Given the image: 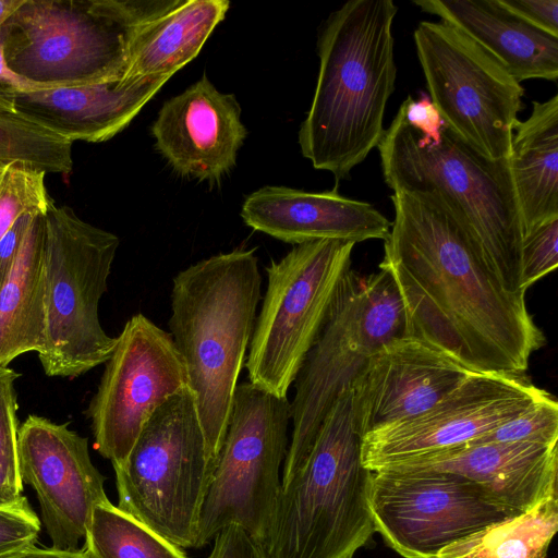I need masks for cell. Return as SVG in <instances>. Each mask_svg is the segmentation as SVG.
Returning a JSON list of instances; mask_svg holds the SVG:
<instances>
[{
	"label": "cell",
	"instance_id": "obj_34",
	"mask_svg": "<svg viewBox=\"0 0 558 558\" xmlns=\"http://www.w3.org/2000/svg\"><path fill=\"white\" fill-rule=\"evenodd\" d=\"M507 11L531 26L558 38V0H498Z\"/></svg>",
	"mask_w": 558,
	"mask_h": 558
},
{
	"label": "cell",
	"instance_id": "obj_33",
	"mask_svg": "<svg viewBox=\"0 0 558 558\" xmlns=\"http://www.w3.org/2000/svg\"><path fill=\"white\" fill-rule=\"evenodd\" d=\"M39 530L40 521L26 497L0 507V558L35 546Z\"/></svg>",
	"mask_w": 558,
	"mask_h": 558
},
{
	"label": "cell",
	"instance_id": "obj_3",
	"mask_svg": "<svg viewBox=\"0 0 558 558\" xmlns=\"http://www.w3.org/2000/svg\"><path fill=\"white\" fill-rule=\"evenodd\" d=\"M255 248L202 259L172 280L170 335L215 466L260 301Z\"/></svg>",
	"mask_w": 558,
	"mask_h": 558
},
{
	"label": "cell",
	"instance_id": "obj_1",
	"mask_svg": "<svg viewBox=\"0 0 558 558\" xmlns=\"http://www.w3.org/2000/svg\"><path fill=\"white\" fill-rule=\"evenodd\" d=\"M390 198L395 219L378 266L401 298L405 336L472 372L524 374L545 343L525 295L489 272L440 195L397 190Z\"/></svg>",
	"mask_w": 558,
	"mask_h": 558
},
{
	"label": "cell",
	"instance_id": "obj_6",
	"mask_svg": "<svg viewBox=\"0 0 558 558\" xmlns=\"http://www.w3.org/2000/svg\"><path fill=\"white\" fill-rule=\"evenodd\" d=\"M179 0H24L7 20L8 69L23 89L124 77L143 24Z\"/></svg>",
	"mask_w": 558,
	"mask_h": 558
},
{
	"label": "cell",
	"instance_id": "obj_36",
	"mask_svg": "<svg viewBox=\"0 0 558 558\" xmlns=\"http://www.w3.org/2000/svg\"><path fill=\"white\" fill-rule=\"evenodd\" d=\"M208 558H265L263 549L238 525L222 529Z\"/></svg>",
	"mask_w": 558,
	"mask_h": 558
},
{
	"label": "cell",
	"instance_id": "obj_27",
	"mask_svg": "<svg viewBox=\"0 0 558 558\" xmlns=\"http://www.w3.org/2000/svg\"><path fill=\"white\" fill-rule=\"evenodd\" d=\"M84 549L92 558H189L181 547L110 501L93 509Z\"/></svg>",
	"mask_w": 558,
	"mask_h": 558
},
{
	"label": "cell",
	"instance_id": "obj_29",
	"mask_svg": "<svg viewBox=\"0 0 558 558\" xmlns=\"http://www.w3.org/2000/svg\"><path fill=\"white\" fill-rule=\"evenodd\" d=\"M20 375L0 366V507L22 500L23 482L19 464V421L14 383Z\"/></svg>",
	"mask_w": 558,
	"mask_h": 558
},
{
	"label": "cell",
	"instance_id": "obj_2",
	"mask_svg": "<svg viewBox=\"0 0 558 558\" xmlns=\"http://www.w3.org/2000/svg\"><path fill=\"white\" fill-rule=\"evenodd\" d=\"M392 0H352L332 12L318 37L319 72L299 131L303 156L347 179L380 143L397 68Z\"/></svg>",
	"mask_w": 558,
	"mask_h": 558
},
{
	"label": "cell",
	"instance_id": "obj_11",
	"mask_svg": "<svg viewBox=\"0 0 558 558\" xmlns=\"http://www.w3.org/2000/svg\"><path fill=\"white\" fill-rule=\"evenodd\" d=\"M355 243L316 240L294 245L265 267L267 288L244 363L248 381L280 398L317 339Z\"/></svg>",
	"mask_w": 558,
	"mask_h": 558
},
{
	"label": "cell",
	"instance_id": "obj_12",
	"mask_svg": "<svg viewBox=\"0 0 558 558\" xmlns=\"http://www.w3.org/2000/svg\"><path fill=\"white\" fill-rule=\"evenodd\" d=\"M429 98L446 126L490 161L508 159L524 89L487 51L446 22L413 34Z\"/></svg>",
	"mask_w": 558,
	"mask_h": 558
},
{
	"label": "cell",
	"instance_id": "obj_15",
	"mask_svg": "<svg viewBox=\"0 0 558 558\" xmlns=\"http://www.w3.org/2000/svg\"><path fill=\"white\" fill-rule=\"evenodd\" d=\"M547 395L524 374L474 372L420 415L365 434L363 465L375 472L465 445Z\"/></svg>",
	"mask_w": 558,
	"mask_h": 558
},
{
	"label": "cell",
	"instance_id": "obj_26",
	"mask_svg": "<svg viewBox=\"0 0 558 558\" xmlns=\"http://www.w3.org/2000/svg\"><path fill=\"white\" fill-rule=\"evenodd\" d=\"M558 527V494L456 542L437 558H545Z\"/></svg>",
	"mask_w": 558,
	"mask_h": 558
},
{
	"label": "cell",
	"instance_id": "obj_40",
	"mask_svg": "<svg viewBox=\"0 0 558 558\" xmlns=\"http://www.w3.org/2000/svg\"><path fill=\"white\" fill-rule=\"evenodd\" d=\"M24 0H0V26L14 13Z\"/></svg>",
	"mask_w": 558,
	"mask_h": 558
},
{
	"label": "cell",
	"instance_id": "obj_32",
	"mask_svg": "<svg viewBox=\"0 0 558 558\" xmlns=\"http://www.w3.org/2000/svg\"><path fill=\"white\" fill-rule=\"evenodd\" d=\"M557 265L558 217H554L533 228L523 239L522 288L526 291Z\"/></svg>",
	"mask_w": 558,
	"mask_h": 558
},
{
	"label": "cell",
	"instance_id": "obj_24",
	"mask_svg": "<svg viewBox=\"0 0 558 558\" xmlns=\"http://www.w3.org/2000/svg\"><path fill=\"white\" fill-rule=\"evenodd\" d=\"M46 214V213H45ZM45 214H36L0 287V366L39 352L46 330Z\"/></svg>",
	"mask_w": 558,
	"mask_h": 558
},
{
	"label": "cell",
	"instance_id": "obj_18",
	"mask_svg": "<svg viewBox=\"0 0 558 558\" xmlns=\"http://www.w3.org/2000/svg\"><path fill=\"white\" fill-rule=\"evenodd\" d=\"M151 133L175 172L211 183L230 172L247 135L235 97L206 75L163 104Z\"/></svg>",
	"mask_w": 558,
	"mask_h": 558
},
{
	"label": "cell",
	"instance_id": "obj_9",
	"mask_svg": "<svg viewBox=\"0 0 558 558\" xmlns=\"http://www.w3.org/2000/svg\"><path fill=\"white\" fill-rule=\"evenodd\" d=\"M113 469L118 508L177 546L194 548L214 464L189 387L154 412Z\"/></svg>",
	"mask_w": 558,
	"mask_h": 558
},
{
	"label": "cell",
	"instance_id": "obj_25",
	"mask_svg": "<svg viewBox=\"0 0 558 558\" xmlns=\"http://www.w3.org/2000/svg\"><path fill=\"white\" fill-rule=\"evenodd\" d=\"M229 7L227 0H179L143 24L130 46L124 77H171L198 54Z\"/></svg>",
	"mask_w": 558,
	"mask_h": 558
},
{
	"label": "cell",
	"instance_id": "obj_38",
	"mask_svg": "<svg viewBox=\"0 0 558 558\" xmlns=\"http://www.w3.org/2000/svg\"><path fill=\"white\" fill-rule=\"evenodd\" d=\"M8 35L9 25L5 21L0 26V113L14 112L15 96L19 90L23 89L5 64L4 50Z\"/></svg>",
	"mask_w": 558,
	"mask_h": 558
},
{
	"label": "cell",
	"instance_id": "obj_13",
	"mask_svg": "<svg viewBox=\"0 0 558 558\" xmlns=\"http://www.w3.org/2000/svg\"><path fill=\"white\" fill-rule=\"evenodd\" d=\"M368 501L375 532L404 558H437L447 546L521 514L445 471H375Z\"/></svg>",
	"mask_w": 558,
	"mask_h": 558
},
{
	"label": "cell",
	"instance_id": "obj_10",
	"mask_svg": "<svg viewBox=\"0 0 558 558\" xmlns=\"http://www.w3.org/2000/svg\"><path fill=\"white\" fill-rule=\"evenodd\" d=\"M290 402L250 381L238 385L198 521L194 548L238 525L263 549L288 452Z\"/></svg>",
	"mask_w": 558,
	"mask_h": 558
},
{
	"label": "cell",
	"instance_id": "obj_16",
	"mask_svg": "<svg viewBox=\"0 0 558 558\" xmlns=\"http://www.w3.org/2000/svg\"><path fill=\"white\" fill-rule=\"evenodd\" d=\"M17 442L21 478L36 492L51 548L77 550L93 509L110 501L88 439L68 423L31 414L19 427Z\"/></svg>",
	"mask_w": 558,
	"mask_h": 558
},
{
	"label": "cell",
	"instance_id": "obj_22",
	"mask_svg": "<svg viewBox=\"0 0 558 558\" xmlns=\"http://www.w3.org/2000/svg\"><path fill=\"white\" fill-rule=\"evenodd\" d=\"M494 57L521 83L558 78V38L507 11L498 0H415Z\"/></svg>",
	"mask_w": 558,
	"mask_h": 558
},
{
	"label": "cell",
	"instance_id": "obj_35",
	"mask_svg": "<svg viewBox=\"0 0 558 558\" xmlns=\"http://www.w3.org/2000/svg\"><path fill=\"white\" fill-rule=\"evenodd\" d=\"M404 120L422 135L436 142L446 125L429 96L423 94L418 100L408 97L399 107Z\"/></svg>",
	"mask_w": 558,
	"mask_h": 558
},
{
	"label": "cell",
	"instance_id": "obj_7",
	"mask_svg": "<svg viewBox=\"0 0 558 558\" xmlns=\"http://www.w3.org/2000/svg\"><path fill=\"white\" fill-rule=\"evenodd\" d=\"M405 336L404 308L390 275H343L323 328L294 380L292 437L281 483L302 464L328 411L351 389L369 359Z\"/></svg>",
	"mask_w": 558,
	"mask_h": 558
},
{
	"label": "cell",
	"instance_id": "obj_23",
	"mask_svg": "<svg viewBox=\"0 0 558 558\" xmlns=\"http://www.w3.org/2000/svg\"><path fill=\"white\" fill-rule=\"evenodd\" d=\"M509 160L525 236L558 217V95L514 122Z\"/></svg>",
	"mask_w": 558,
	"mask_h": 558
},
{
	"label": "cell",
	"instance_id": "obj_21",
	"mask_svg": "<svg viewBox=\"0 0 558 558\" xmlns=\"http://www.w3.org/2000/svg\"><path fill=\"white\" fill-rule=\"evenodd\" d=\"M558 444H465L384 469L445 471L482 486L498 504L523 513L557 492ZM380 469V470H384Z\"/></svg>",
	"mask_w": 558,
	"mask_h": 558
},
{
	"label": "cell",
	"instance_id": "obj_31",
	"mask_svg": "<svg viewBox=\"0 0 558 558\" xmlns=\"http://www.w3.org/2000/svg\"><path fill=\"white\" fill-rule=\"evenodd\" d=\"M533 442L558 444V403L547 395L522 413L501 423L468 444Z\"/></svg>",
	"mask_w": 558,
	"mask_h": 558
},
{
	"label": "cell",
	"instance_id": "obj_4",
	"mask_svg": "<svg viewBox=\"0 0 558 558\" xmlns=\"http://www.w3.org/2000/svg\"><path fill=\"white\" fill-rule=\"evenodd\" d=\"M377 147L386 184L440 195L489 272L507 291L525 295L523 223L509 158H484L446 125L433 142L409 125L400 109Z\"/></svg>",
	"mask_w": 558,
	"mask_h": 558
},
{
	"label": "cell",
	"instance_id": "obj_39",
	"mask_svg": "<svg viewBox=\"0 0 558 558\" xmlns=\"http://www.w3.org/2000/svg\"><path fill=\"white\" fill-rule=\"evenodd\" d=\"M4 558H92V556L84 548L69 551L52 548H36L33 546Z\"/></svg>",
	"mask_w": 558,
	"mask_h": 558
},
{
	"label": "cell",
	"instance_id": "obj_8",
	"mask_svg": "<svg viewBox=\"0 0 558 558\" xmlns=\"http://www.w3.org/2000/svg\"><path fill=\"white\" fill-rule=\"evenodd\" d=\"M119 238L54 202L45 214L46 330L38 359L48 376L74 378L105 364L117 337L102 329L98 306Z\"/></svg>",
	"mask_w": 558,
	"mask_h": 558
},
{
	"label": "cell",
	"instance_id": "obj_14",
	"mask_svg": "<svg viewBox=\"0 0 558 558\" xmlns=\"http://www.w3.org/2000/svg\"><path fill=\"white\" fill-rule=\"evenodd\" d=\"M105 364L86 416L94 448L114 466L125 461L154 412L189 381L171 335L141 313L125 323Z\"/></svg>",
	"mask_w": 558,
	"mask_h": 558
},
{
	"label": "cell",
	"instance_id": "obj_20",
	"mask_svg": "<svg viewBox=\"0 0 558 558\" xmlns=\"http://www.w3.org/2000/svg\"><path fill=\"white\" fill-rule=\"evenodd\" d=\"M241 217L253 230L294 245L316 240L355 244L385 240L391 227L372 204L342 196L336 189L306 192L264 186L245 198Z\"/></svg>",
	"mask_w": 558,
	"mask_h": 558
},
{
	"label": "cell",
	"instance_id": "obj_41",
	"mask_svg": "<svg viewBox=\"0 0 558 558\" xmlns=\"http://www.w3.org/2000/svg\"><path fill=\"white\" fill-rule=\"evenodd\" d=\"M7 165H8V163H7ZM7 165H0V179H1V177H2V173H3L4 168H5V166H7Z\"/></svg>",
	"mask_w": 558,
	"mask_h": 558
},
{
	"label": "cell",
	"instance_id": "obj_30",
	"mask_svg": "<svg viewBox=\"0 0 558 558\" xmlns=\"http://www.w3.org/2000/svg\"><path fill=\"white\" fill-rule=\"evenodd\" d=\"M46 172L21 162L8 163L0 179V239L27 214H45L53 203L45 184Z\"/></svg>",
	"mask_w": 558,
	"mask_h": 558
},
{
	"label": "cell",
	"instance_id": "obj_5",
	"mask_svg": "<svg viewBox=\"0 0 558 558\" xmlns=\"http://www.w3.org/2000/svg\"><path fill=\"white\" fill-rule=\"evenodd\" d=\"M352 389L328 411L300 468L281 483L265 558H353L375 533L373 472L362 462Z\"/></svg>",
	"mask_w": 558,
	"mask_h": 558
},
{
	"label": "cell",
	"instance_id": "obj_19",
	"mask_svg": "<svg viewBox=\"0 0 558 558\" xmlns=\"http://www.w3.org/2000/svg\"><path fill=\"white\" fill-rule=\"evenodd\" d=\"M153 75L53 88L21 89L14 112L70 143L110 140L169 80Z\"/></svg>",
	"mask_w": 558,
	"mask_h": 558
},
{
	"label": "cell",
	"instance_id": "obj_17",
	"mask_svg": "<svg viewBox=\"0 0 558 558\" xmlns=\"http://www.w3.org/2000/svg\"><path fill=\"white\" fill-rule=\"evenodd\" d=\"M472 373L422 339H392L369 359L351 387L363 437L427 411Z\"/></svg>",
	"mask_w": 558,
	"mask_h": 558
},
{
	"label": "cell",
	"instance_id": "obj_28",
	"mask_svg": "<svg viewBox=\"0 0 558 558\" xmlns=\"http://www.w3.org/2000/svg\"><path fill=\"white\" fill-rule=\"evenodd\" d=\"M12 162L66 174L73 167L72 143L17 113H0V165Z\"/></svg>",
	"mask_w": 558,
	"mask_h": 558
},
{
	"label": "cell",
	"instance_id": "obj_37",
	"mask_svg": "<svg viewBox=\"0 0 558 558\" xmlns=\"http://www.w3.org/2000/svg\"><path fill=\"white\" fill-rule=\"evenodd\" d=\"M35 215L36 214H27L19 218L0 239V287L13 266L26 231Z\"/></svg>",
	"mask_w": 558,
	"mask_h": 558
}]
</instances>
